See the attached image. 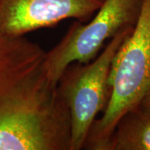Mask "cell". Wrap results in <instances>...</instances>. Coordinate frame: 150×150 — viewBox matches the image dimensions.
Here are the masks:
<instances>
[{
	"mask_svg": "<svg viewBox=\"0 0 150 150\" xmlns=\"http://www.w3.org/2000/svg\"><path fill=\"white\" fill-rule=\"evenodd\" d=\"M108 150H150V114L140 105L119 118Z\"/></svg>",
	"mask_w": 150,
	"mask_h": 150,
	"instance_id": "8992f818",
	"label": "cell"
},
{
	"mask_svg": "<svg viewBox=\"0 0 150 150\" xmlns=\"http://www.w3.org/2000/svg\"><path fill=\"white\" fill-rule=\"evenodd\" d=\"M109 83L108 105L92 125L83 149L108 150L119 118L150 90V0H143L138 20L116 53Z\"/></svg>",
	"mask_w": 150,
	"mask_h": 150,
	"instance_id": "7a4b0ae2",
	"label": "cell"
},
{
	"mask_svg": "<svg viewBox=\"0 0 150 150\" xmlns=\"http://www.w3.org/2000/svg\"><path fill=\"white\" fill-rule=\"evenodd\" d=\"M132 29L118 33L91 62L69 64L59 78V94L69 112L70 150L83 149L97 116L106 110L111 98L109 79L112 61Z\"/></svg>",
	"mask_w": 150,
	"mask_h": 150,
	"instance_id": "3957f363",
	"label": "cell"
},
{
	"mask_svg": "<svg viewBox=\"0 0 150 150\" xmlns=\"http://www.w3.org/2000/svg\"><path fill=\"white\" fill-rule=\"evenodd\" d=\"M139 105L150 114V90L143 98Z\"/></svg>",
	"mask_w": 150,
	"mask_h": 150,
	"instance_id": "52a82bcc",
	"label": "cell"
},
{
	"mask_svg": "<svg viewBox=\"0 0 150 150\" xmlns=\"http://www.w3.org/2000/svg\"><path fill=\"white\" fill-rule=\"evenodd\" d=\"M142 4L143 0H104L88 21L74 22L61 41L46 53L45 67L50 79L58 83L69 65L91 62L111 38L134 28Z\"/></svg>",
	"mask_w": 150,
	"mask_h": 150,
	"instance_id": "277c9868",
	"label": "cell"
},
{
	"mask_svg": "<svg viewBox=\"0 0 150 150\" xmlns=\"http://www.w3.org/2000/svg\"><path fill=\"white\" fill-rule=\"evenodd\" d=\"M61 109L45 51L25 35L0 32V150L45 149Z\"/></svg>",
	"mask_w": 150,
	"mask_h": 150,
	"instance_id": "6da1fadb",
	"label": "cell"
},
{
	"mask_svg": "<svg viewBox=\"0 0 150 150\" xmlns=\"http://www.w3.org/2000/svg\"><path fill=\"white\" fill-rule=\"evenodd\" d=\"M104 0H0V32L23 36L67 19L86 23Z\"/></svg>",
	"mask_w": 150,
	"mask_h": 150,
	"instance_id": "5b68a950",
	"label": "cell"
}]
</instances>
